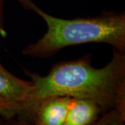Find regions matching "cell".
I'll list each match as a JSON object with an SVG mask.
<instances>
[{
    "instance_id": "obj_3",
    "label": "cell",
    "mask_w": 125,
    "mask_h": 125,
    "mask_svg": "<svg viewBox=\"0 0 125 125\" xmlns=\"http://www.w3.org/2000/svg\"><path fill=\"white\" fill-rule=\"evenodd\" d=\"M33 83L8 71L0 62V117H12L22 112Z\"/></svg>"
},
{
    "instance_id": "obj_6",
    "label": "cell",
    "mask_w": 125,
    "mask_h": 125,
    "mask_svg": "<svg viewBox=\"0 0 125 125\" xmlns=\"http://www.w3.org/2000/svg\"><path fill=\"white\" fill-rule=\"evenodd\" d=\"M91 125H125V113L117 109L105 112Z\"/></svg>"
},
{
    "instance_id": "obj_1",
    "label": "cell",
    "mask_w": 125,
    "mask_h": 125,
    "mask_svg": "<svg viewBox=\"0 0 125 125\" xmlns=\"http://www.w3.org/2000/svg\"><path fill=\"white\" fill-rule=\"evenodd\" d=\"M33 83L22 113L28 117L36 105L55 96L85 99L96 102L104 113L117 109L125 113V52L114 49L111 61L94 67L89 55L58 62L45 76L27 71Z\"/></svg>"
},
{
    "instance_id": "obj_8",
    "label": "cell",
    "mask_w": 125,
    "mask_h": 125,
    "mask_svg": "<svg viewBox=\"0 0 125 125\" xmlns=\"http://www.w3.org/2000/svg\"><path fill=\"white\" fill-rule=\"evenodd\" d=\"M6 0H0V34L2 36L6 35L4 27V7Z\"/></svg>"
},
{
    "instance_id": "obj_5",
    "label": "cell",
    "mask_w": 125,
    "mask_h": 125,
    "mask_svg": "<svg viewBox=\"0 0 125 125\" xmlns=\"http://www.w3.org/2000/svg\"><path fill=\"white\" fill-rule=\"evenodd\" d=\"M103 113L102 108L94 102L71 98L64 125H91Z\"/></svg>"
},
{
    "instance_id": "obj_2",
    "label": "cell",
    "mask_w": 125,
    "mask_h": 125,
    "mask_svg": "<svg viewBox=\"0 0 125 125\" xmlns=\"http://www.w3.org/2000/svg\"><path fill=\"white\" fill-rule=\"evenodd\" d=\"M45 21L47 30L22 54L31 58L52 57L61 49L86 43H104L125 52V14L108 13L93 18L63 19L45 12L31 0H17Z\"/></svg>"
},
{
    "instance_id": "obj_4",
    "label": "cell",
    "mask_w": 125,
    "mask_h": 125,
    "mask_svg": "<svg viewBox=\"0 0 125 125\" xmlns=\"http://www.w3.org/2000/svg\"><path fill=\"white\" fill-rule=\"evenodd\" d=\"M70 99L65 96L45 99L38 103L26 117L35 125H64Z\"/></svg>"
},
{
    "instance_id": "obj_7",
    "label": "cell",
    "mask_w": 125,
    "mask_h": 125,
    "mask_svg": "<svg viewBox=\"0 0 125 125\" xmlns=\"http://www.w3.org/2000/svg\"><path fill=\"white\" fill-rule=\"evenodd\" d=\"M0 125H35L33 122L23 116L22 115H18L12 117H1Z\"/></svg>"
}]
</instances>
